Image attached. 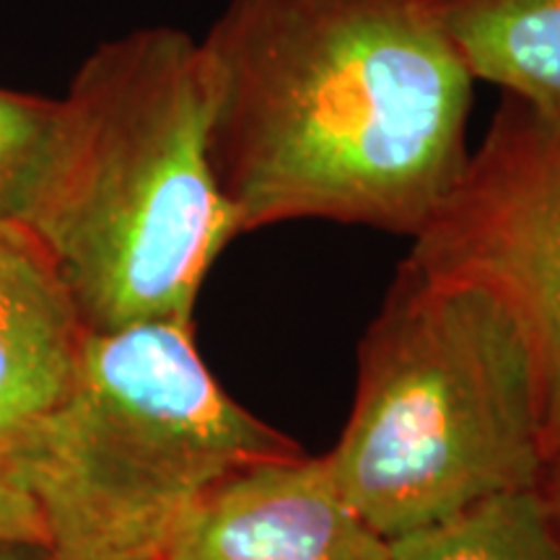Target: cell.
<instances>
[{"mask_svg": "<svg viewBox=\"0 0 560 560\" xmlns=\"http://www.w3.org/2000/svg\"><path fill=\"white\" fill-rule=\"evenodd\" d=\"M200 42L210 161L240 231L420 236L470 159V68L431 0H229Z\"/></svg>", "mask_w": 560, "mask_h": 560, "instance_id": "6da1fadb", "label": "cell"}, {"mask_svg": "<svg viewBox=\"0 0 560 560\" xmlns=\"http://www.w3.org/2000/svg\"><path fill=\"white\" fill-rule=\"evenodd\" d=\"M236 234L210 161L200 42L172 26L102 42L58 100L26 223L86 332L192 325L202 280Z\"/></svg>", "mask_w": 560, "mask_h": 560, "instance_id": "7a4b0ae2", "label": "cell"}, {"mask_svg": "<svg viewBox=\"0 0 560 560\" xmlns=\"http://www.w3.org/2000/svg\"><path fill=\"white\" fill-rule=\"evenodd\" d=\"M327 462L387 542L540 488L550 462L540 366L509 301L405 265L363 342L359 395Z\"/></svg>", "mask_w": 560, "mask_h": 560, "instance_id": "3957f363", "label": "cell"}, {"mask_svg": "<svg viewBox=\"0 0 560 560\" xmlns=\"http://www.w3.org/2000/svg\"><path fill=\"white\" fill-rule=\"evenodd\" d=\"M293 446L219 387L192 325L86 332L66 395L0 450L52 560H166L215 486Z\"/></svg>", "mask_w": 560, "mask_h": 560, "instance_id": "277c9868", "label": "cell"}, {"mask_svg": "<svg viewBox=\"0 0 560 560\" xmlns=\"http://www.w3.org/2000/svg\"><path fill=\"white\" fill-rule=\"evenodd\" d=\"M420 270L478 280L509 301L540 366L550 459L560 454V117L503 96L439 219Z\"/></svg>", "mask_w": 560, "mask_h": 560, "instance_id": "5b68a950", "label": "cell"}, {"mask_svg": "<svg viewBox=\"0 0 560 560\" xmlns=\"http://www.w3.org/2000/svg\"><path fill=\"white\" fill-rule=\"evenodd\" d=\"M166 560H389L327 457L296 452L242 467L208 493Z\"/></svg>", "mask_w": 560, "mask_h": 560, "instance_id": "8992f818", "label": "cell"}, {"mask_svg": "<svg viewBox=\"0 0 560 560\" xmlns=\"http://www.w3.org/2000/svg\"><path fill=\"white\" fill-rule=\"evenodd\" d=\"M86 327L30 236H0V450L60 402Z\"/></svg>", "mask_w": 560, "mask_h": 560, "instance_id": "52a82bcc", "label": "cell"}, {"mask_svg": "<svg viewBox=\"0 0 560 560\" xmlns=\"http://www.w3.org/2000/svg\"><path fill=\"white\" fill-rule=\"evenodd\" d=\"M472 79L560 117V0H431Z\"/></svg>", "mask_w": 560, "mask_h": 560, "instance_id": "ba28073f", "label": "cell"}, {"mask_svg": "<svg viewBox=\"0 0 560 560\" xmlns=\"http://www.w3.org/2000/svg\"><path fill=\"white\" fill-rule=\"evenodd\" d=\"M389 560H560V529L540 488L511 490L397 537Z\"/></svg>", "mask_w": 560, "mask_h": 560, "instance_id": "9c48e42d", "label": "cell"}, {"mask_svg": "<svg viewBox=\"0 0 560 560\" xmlns=\"http://www.w3.org/2000/svg\"><path fill=\"white\" fill-rule=\"evenodd\" d=\"M55 120L58 100L0 89V236H26Z\"/></svg>", "mask_w": 560, "mask_h": 560, "instance_id": "30bf717a", "label": "cell"}, {"mask_svg": "<svg viewBox=\"0 0 560 560\" xmlns=\"http://www.w3.org/2000/svg\"><path fill=\"white\" fill-rule=\"evenodd\" d=\"M0 540H39L42 527L32 501L21 493L0 459Z\"/></svg>", "mask_w": 560, "mask_h": 560, "instance_id": "8fae6325", "label": "cell"}, {"mask_svg": "<svg viewBox=\"0 0 560 560\" xmlns=\"http://www.w3.org/2000/svg\"><path fill=\"white\" fill-rule=\"evenodd\" d=\"M0 560H52L39 540H0Z\"/></svg>", "mask_w": 560, "mask_h": 560, "instance_id": "7c38bea8", "label": "cell"}, {"mask_svg": "<svg viewBox=\"0 0 560 560\" xmlns=\"http://www.w3.org/2000/svg\"><path fill=\"white\" fill-rule=\"evenodd\" d=\"M560 462V454L556 457ZM550 501V509H552V516H556L558 522V529H560V470H558V480H556V490H552V495H548Z\"/></svg>", "mask_w": 560, "mask_h": 560, "instance_id": "4fadbf2b", "label": "cell"}]
</instances>
